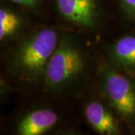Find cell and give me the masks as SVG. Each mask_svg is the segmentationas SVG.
I'll use <instances>...</instances> for the list:
<instances>
[{
  "label": "cell",
  "mask_w": 135,
  "mask_h": 135,
  "mask_svg": "<svg viewBox=\"0 0 135 135\" xmlns=\"http://www.w3.org/2000/svg\"><path fill=\"white\" fill-rule=\"evenodd\" d=\"M59 39L58 32L52 28L39 29L30 35L11 53L9 64L11 72L27 82L44 78Z\"/></svg>",
  "instance_id": "6da1fadb"
},
{
  "label": "cell",
  "mask_w": 135,
  "mask_h": 135,
  "mask_svg": "<svg viewBox=\"0 0 135 135\" xmlns=\"http://www.w3.org/2000/svg\"><path fill=\"white\" fill-rule=\"evenodd\" d=\"M86 59L81 49L69 37H62L47 68L44 80L52 89H60L74 82L83 72Z\"/></svg>",
  "instance_id": "7a4b0ae2"
},
{
  "label": "cell",
  "mask_w": 135,
  "mask_h": 135,
  "mask_svg": "<svg viewBox=\"0 0 135 135\" xmlns=\"http://www.w3.org/2000/svg\"><path fill=\"white\" fill-rule=\"evenodd\" d=\"M101 86L116 113L128 123L135 122V82L107 68L102 71Z\"/></svg>",
  "instance_id": "3957f363"
},
{
  "label": "cell",
  "mask_w": 135,
  "mask_h": 135,
  "mask_svg": "<svg viewBox=\"0 0 135 135\" xmlns=\"http://www.w3.org/2000/svg\"><path fill=\"white\" fill-rule=\"evenodd\" d=\"M59 12L68 22L90 28L96 24L99 16L97 0H56Z\"/></svg>",
  "instance_id": "277c9868"
},
{
  "label": "cell",
  "mask_w": 135,
  "mask_h": 135,
  "mask_svg": "<svg viewBox=\"0 0 135 135\" xmlns=\"http://www.w3.org/2000/svg\"><path fill=\"white\" fill-rule=\"evenodd\" d=\"M88 123L101 134L116 135L120 134L119 126L110 110L100 101H92L84 108Z\"/></svg>",
  "instance_id": "5b68a950"
},
{
  "label": "cell",
  "mask_w": 135,
  "mask_h": 135,
  "mask_svg": "<svg viewBox=\"0 0 135 135\" xmlns=\"http://www.w3.org/2000/svg\"><path fill=\"white\" fill-rule=\"evenodd\" d=\"M58 115L51 109L32 111L20 121L17 133L20 135H40L47 132L58 122Z\"/></svg>",
  "instance_id": "8992f818"
},
{
  "label": "cell",
  "mask_w": 135,
  "mask_h": 135,
  "mask_svg": "<svg viewBox=\"0 0 135 135\" xmlns=\"http://www.w3.org/2000/svg\"><path fill=\"white\" fill-rule=\"evenodd\" d=\"M111 56L122 69L135 71V35H126L116 41L111 49Z\"/></svg>",
  "instance_id": "52a82bcc"
},
{
  "label": "cell",
  "mask_w": 135,
  "mask_h": 135,
  "mask_svg": "<svg viewBox=\"0 0 135 135\" xmlns=\"http://www.w3.org/2000/svg\"><path fill=\"white\" fill-rule=\"evenodd\" d=\"M23 20L14 11L1 8L0 9V39L2 41L13 38L20 31Z\"/></svg>",
  "instance_id": "ba28073f"
},
{
  "label": "cell",
  "mask_w": 135,
  "mask_h": 135,
  "mask_svg": "<svg viewBox=\"0 0 135 135\" xmlns=\"http://www.w3.org/2000/svg\"><path fill=\"white\" fill-rule=\"evenodd\" d=\"M121 2L126 12L135 17V0H121Z\"/></svg>",
  "instance_id": "9c48e42d"
},
{
  "label": "cell",
  "mask_w": 135,
  "mask_h": 135,
  "mask_svg": "<svg viewBox=\"0 0 135 135\" xmlns=\"http://www.w3.org/2000/svg\"><path fill=\"white\" fill-rule=\"evenodd\" d=\"M10 1L13 2L15 4L24 6L26 8H34L37 6L39 0H10Z\"/></svg>",
  "instance_id": "30bf717a"
}]
</instances>
